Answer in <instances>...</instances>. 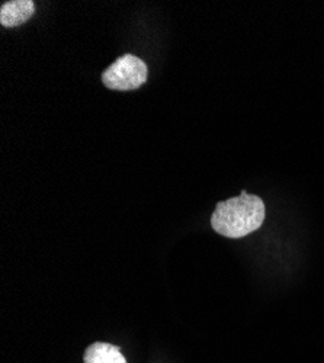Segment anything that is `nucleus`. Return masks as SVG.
Here are the masks:
<instances>
[{"label": "nucleus", "instance_id": "1", "mask_svg": "<svg viewBox=\"0 0 324 363\" xmlns=\"http://www.w3.org/2000/svg\"><path fill=\"white\" fill-rule=\"evenodd\" d=\"M264 217V202L259 196L243 191L239 196L217 203L211 225L223 237L242 238L259 230Z\"/></svg>", "mask_w": 324, "mask_h": 363}, {"label": "nucleus", "instance_id": "2", "mask_svg": "<svg viewBox=\"0 0 324 363\" xmlns=\"http://www.w3.org/2000/svg\"><path fill=\"white\" fill-rule=\"evenodd\" d=\"M149 70L141 58L125 54L102 73V82L112 90H134L145 83Z\"/></svg>", "mask_w": 324, "mask_h": 363}, {"label": "nucleus", "instance_id": "3", "mask_svg": "<svg viewBox=\"0 0 324 363\" xmlns=\"http://www.w3.org/2000/svg\"><path fill=\"white\" fill-rule=\"evenodd\" d=\"M35 4L33 0H12L0 9V23L6 28H13L25 23L33 18Z\"/></svg>", "mask_w": 324, "mask_h": 363}, {"label": "nucleus", "instance_id": "4", "mask_svg": "<svg viewBox=\"0 0 324 363\" xmlns=\"http://www.w3.org/2000/svg\"><path fill=\"white\" fill-rule=\"evenodd\" d=\"M84 363H127L120 347L98 342L86 349L83 356Z\"/></svg>", "mask_w": 324, "mask_h": 363}]
</instances>
